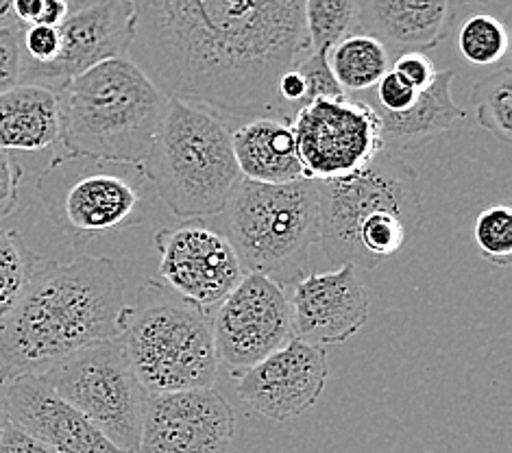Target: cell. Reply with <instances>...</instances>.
<instances>
[{"label": "cell", "mask_w": 512, "mask_h": 453, "mask_svg": "<svg viewBox=\"0 0 512 453\" xmlns=\"http://www.w3.org/2000/svg\"><path fill=\"white\" fill-rule=\"evenodd\" d=\"M133 9L127 57L170 99L236 120L288 118L277 83L310 53L303 0H133Z\"/></svg>", "instance_id": "obj_1"}, {"label": "cell", "mask_w": 512, "mask_h": 453, "mask_svg": "<svg viewBox=\"0 0 512 453\" xmlns=\"http://www.w3.org/2000/svg\"><path fill=\"white\" fill-rule=\"evenodd\" d=\"M125 279L109 257H40L24 297L0 323V379L42 375L68 355L123 338Z\"/></svg>", "instance_id": "obj_2"}, {"label": "cell", "mask_w": 512, "mask_h": 453, "mask_svg": "<svg viewBox=\"0 0 512 453\" xmlns=\"http://www.w3.org/2000/svg\"><path fill=\"white\" fill-rule=\"evenodd\" d=\"M316 192L319 242L336 266L371 271L404 249L425 223L417 170L388 149L356 173L316 181Z\"/></svg>", "instance_id": "obj_3"}, {"label": "cell", "mask_w": 512, "mask_h": 453, "mask_svg": "<svg viewBox=\"0 0 512 453\" xmlns=\"http://www.w3.org/2000/svg\"><path fill=\"white\" fill-rule=\"evenodd\" d=\"M66 153L142 166L170 96L129 57L103 61L57 90Z\"/></svg>", "instance_id": "obj_4"}, {"label": "cell", "mask_w": 512, "mask_h": 453, "mask_svg": "<svg viewBox=\"0 0 512 453\" xmlns=\"http://www.w3.org/2000/svg\"><path fill=\"white\" fill-rule=\"evenodd\" d=\"M140 168L153 192L181 220L223 214L242 179L227 118L181 99L168 101Z\"/></svg>", "instance_id": "obj_5"}, {"label": "cell", "mask_w": 512, "mask_h": 453, "mask_svg": "<svg viewBox=\"0 0 512 453\" xmlns=\"http://www.w3.org/2000/svg\"><path fill=\"white\" fill-rule=\"evenodd\" d=\"M123 347L146 395L214 388L218 355L212 312L149 279L129 303Z\"/></svg>", "instance_id": "obj_6"}, {"label": "cell", "mask_w": 512, "mask_h": 453, "mask_svg": "<svg viewBox=\"0 0 512 453\" xmlns=\"http://www.w3.org/2000/svg\"><path fill=\"white\" fill-rule=\"evenodd\" d=\"M223 214V234L242 271L264 275L284 288L308 275L310 251L321 236L314 179L282 186L240 179Z\"/></svg>", "instance_id": "obj_7"}, {"label": "cell", "mask_w": 512, "mask_h": 453, "mask_svg": "<svg viewBox=\"0 0 512 453\" xmlns=\"http://www.w3.org/2000/svg\"><path fill=\"white\" fill-rule=\"evenodd\" d=\"M38 194L72 247L140 225L153 188L140 166L64 153L44 168Z\"/></svg>", "instance_id": "obj_8"}, {"label": "cell", "mask_w": 512, "mask_h": 453, "mask_svg": "<svg viewBox=\"0 0 512 453\" xmlns=\"http://www.w3.org/2000/svg\"><path fill=\"white\" fill-rule=\"evenodd\" d=\"M38 377L99 427L109 443L136 453L149 395L131 371L123 340L85 347Z\"/></svg>", "instance_id": "obj_9"}, {"label": "cell", "mask_w": 512, "mask_h": 453, "mask_svg": "<svg viewBox=\"0 0 512 453\" xmlns=\"http://www.w3.org/2000/svg\"><path fill=\"white\" fill-rule=\"evenodd\" d=\"M303 175L314 181L356 173L384 149L380 116L367 99H316L292 116Z\"/></svg>", "instance_id": "obj_10"}, {"label": "cell", "mask_w": 512, "mask_h": 453, "mask_svg": "<svg viewBox=\"0 0 512 453\" xmlns=\"http://www.w3.org/2000/svg\"><path fill=\"white\" fill-rule=\"evenodd\" d=\"M212 332L218 364L238 379L295 338L286 288L264 275L245 273L212 310Z\"/></svg>", "instance_id": "obj_11"}, {"label": "cell", "mask_w": 512, "mask_h": 453, "mask_svg": "<svg viewBox=\"0 0 512 453\" xmlns=\"http://www.w3.org/2000/svg\"><path fill=\"white\" fill-rule=\"evenodd\" d=\"M160 281L203 310H214L245 277L229 238L203 220H181L153 238Z\"/></svg>", "instance_id": "obj_12"}, {"label": "cell", "mask_w": 512, "mask_h": 453, "mask_svg": "<svg viewBox=\"0 0 512 453\" xmlns=\"http://www.w3.org/2000/svg\"><path fill=\"white\" fill-rule=\"evenodd\" d=\"M236 414L216 388L175 390L146 399L136 453H227Z\"/></svg>", "instance_id": "obj_13"}, {"label": "cell", "mask_w": 512, "mask_h": 453, "mask_svg": "<svg viewBox=\"0 0 512 453\" xmlns=\"http://www.w3.org/2000/svg\"><path fill=\"white\" fill-rule=\"evenodd\" d=\"M136 9L133 0H70V11L59 27L62 51L22 83H38L59 90L90 68L109 59L127 57L133 42Z\"/></svg>", "instance_id": "obj_14"}, {"label": "cell", "mask_w": 512, "mask_h": 453, "mask_svg": "<svg viewBox=\"0 0 512 453\" xmlns=\"http://www.w3.org/2000/svg\"><path fill=\"white\" fill-rule=\"evenodd\" d=\"M327 373V349L292 338L286 347L242 373L236 379V393L266 419L290 421L316 406Z\"/></svg>", "instance_id": "obj_15"}, {"label": "cell", "mask_w": 512, "mask_h": 453, "mask_svg": "<svg viewBox=\"0 0 512 453\" xmlns=\"http://www.w3.org/2000/svg\"><path fill=\"white\" fill-rule=\"evenodd\" d=\"M286 288L292 336L310 345H340L369 321V295L349 264L303 275Z\"/></svg>", "instance_id": "obj_16"}, {"label": "cell", "mask_w": 512, "mask_h": 453, "mask_svg": "<svg viewBox=\"0 0 512 453\" xmlns=\"http://www.w3.org/2000/svg\"><path fill=\"white\" fill-rule=\"evenodd\" d=\"M7 421L55 453H125L38 375L5 382Z\"/></svg>", "instance_id": "obj_17"}, {"label": "cell", "mask_w": 512, "mask_h": 453, "mask_svg": "<svg viewBox=\"0 0 512 453\" xmlns=\"http://www.w3.org/2000/svg\"><path fill=\"white\" fill-rule=\"evenodd\" d=\"M358 33H367L393 55L425 53L454 27V0H356Z\"/></svg>", "instance_id": "obj_18"}, {"label": "cell", "mask_w": 512, "mask_h": 453, "mask_svg": "<svg viewBox=\"0 0 512 453\" xmlns=\"http://www.w3.org/2000/svg\"><path fill=\"white\" fill-rule=\"evenodd\" d=\"M231 146L242 179L268 186L306 179L290 118L258 116L240 120V125L231 129Z\"/></svg>", "instance_id": "obj_19"}, {"label": "cell", "mask_w": 512, "mask_h": 453, "mask_svg": "<svg viewBox=\"0 0 512 453\" xmlns=\"http://www.w3.org/2000/svg\"><path fill=\"white\" fill-rule=\"evenodd\" d=\"M62 136L59 96L38 83H18L0 94V149L38 153Z\"/></svg>", "instance_id": "obj_20"}, {"label": "cell", "mask_w": 512, "mask_h": 453, "mask_svg": "<svg viewBox=\"0 0 512 453\" xmlns=\"http://www.w3.org/2000/svg\"><path fill=\"white\" fill-rule=\"evenodd\" d=\"M454 70H441L428 90L419 94L417 103L401 114H388L375 109L382 125V144L388 151H410L443 136L449 129L458 127L467 118L454 96H451V83H454Z\"/></svg>", "instance_id": "obj_21"}, {"label": "cell", "mask_w": 512, "mask_h": 453, "mask_svg": "<svg viewBox=\"0 0 512 453\" xmlns=\"http://www.w3.org/2000/svg\"><path fill=\"white\" fill-rule=\"evenodd\" d=\"M327 64L345 94L375 88L390 70V53L367 33H351L327 51Z\"/></svg>", "instance_id": "obj_22"}, {"label": "cell", "mask_w": 512, "mask_h": 453, "mask_svg": "<svg viewBox=\"0 0 512 453\" xmlns=\"http://www.w3.org/2000/svg\"><path fill=\"white\" fill-rule=\"evenodd\" d=\"M471 105L482 129L499 142L512 144V68L508 64L473 85Z\"/></svg>", "instance_id": "obj_23"}, {"label": "cell", "mask_w": 512, "mask_h": 453, "mask_svg": "<svg viewBox=\"0 0 512 453\" xmlns=\"http://www.w3.org/2000/svg\"><path fill=\"white\" fill-rule=\"evenodd\" d=\"M303 20L310 53H327L358 31L356 0H303Z\"/></svg>", "instance_id": "obj_24"}, {"label": "cell", "mask_w": 512, "mask_h": 453, "mask_svg": "<svg viewBox=\"0 0 512 453\" xmlns=\"http://www.w3.org/2000/svg\"><path fill=\"white\" fill-rule=\"evenodd\" d=\"M456 48L473 66H499L510 48L506 24L493 14H471L456 31Z\"/></svg>", "instance_id": "obj_25"}, {"label": "cell", "mask_w": 512, "mask_h": 453, "mask_svg": "<svg viewBox=\"0 0 512 453\" xmlns=\"http://www.w3.org/2000/svg\"><path fill=\"white\" fill-rule=\"evenodd\" d=\"M40 255H35L18 231L0 227V323L14 312L29 288Z\"/></svg>", "instance_id": "obj_26"}, {"label": "cell", "mask_w": 512, "mask_h": 453, "mask_svg": "<svg viewBox=\"0 0 512 453\" xmlns=\"http://www.w3.org/2000/svg\"><path fill=\"white\" fill-rule=\"evenodd\" d=\"M473 238L480 253L495 266L512 262V210L508 205H491L475 218Z\"/></svg>", "instance_id": "obj_27"}, {"label": "cell", "mask_w": 512, "mask_h": 453, "mask_svg": "<svg viewBox=\"0 0 512 453\" xmlns=\"http://www.w3.org/2000/svg\"><path fill=\"white\" fill-rule=\"evenodd\" d=\"M297 70L306 81V103L316 99H343L345 90L336 83L327 64V53H308L299 61Z\"/></svg>", "instance_id": "obj_28"}, {"label": "cell", "mask_w": 512, "mask_h": 453, "mask_svg": "<svg viewBox=\"0 0 512 453\" xmlns=\"http://www.w3.org/2000/svg\"><path fill=\"white\" fill-rule=\"evenodd\" d=\"M419 94L410 83L401 79L395 70H388L382 81L375 85V109L388 114H401L417 103Z\"/></svg>", "instance_id": "obj_29"}, {"label": "cell", "mask_w": 512, "mask_h": 453, "mask_svg": "<svg viewBox=\"0 0 512 453\" xmlns=\"http://www.w3.org/2000/svg\"><path fill=\"white\" fill-rule=\"evenodd\" d=\"M20 27H0V94L22 81Z\"/></svg>", "instance_id": "obj_30"}, {"label": "cell", "mask_w": 512, "mask_h": 453, "mask_svg": "<svg viewBox=\"0 0 512 453\" xmlns=\"http://www.w3.org/2000/svg\"><path fill=\"white\" fill-rule=\"evenodd\" d=\"M390 70H395L397 75L406 83H410L417 92L428 90L434 83V79L438 77V72H441L434 66V61L428 55L414 53V51L397 55V59L393 61V68Z\"/></svg>", "instance_id": "obj_31"}, {"label": "cell", "mask_w": 512, "mask_h": 453, "mask_svg": "<svg viewBox=\"0 0 512 453\" xmlns=\"http://www.w3.org/2000/svg\"><path fill=\"white\" fill-rule=\"evenodd\" d=\"M22 168L9 151L0 149V223L16 212L20 201Z\"/></svg>", "instance_id": "obj_32"}, {"label": "cell", "mask_w": 512, "mask_h": 453, "mask_svg": "<svg viewBox=\"0 0 512 453\" xmlns=\"http://www.w3.org/2000/svg\"><path fill=\"white\" fill-rule=\"evenodd\" d=\"M0 453H55L40 440L24 434L16 425L7 423L3 436H0Z\"/></svg>", "instance_id": "obj_33"}, {"label": "cell", "mask_w": 512, "mask_h": 453, "mask_svg": "<svg viewBox=\"0 0 512 453\" xmlns=\"http://www.w3.org/2000/svg\"><path fill=\"white\" fill-rule=\"evenodd\" d=\"M11 5H14V0H0V27H18Z\"/></svg>", "instance_id": "obj_34"}, {"label": "cell", "mask_w": 512, "mask_h": 453, "mask_svg": "<svg viewBox=\"0 0 512 453\" xmlns=\"http://www.w3.org/2000/svg\"><path fill=\"white\" fill-rule=\"evenodd\" d=\"M3 388H5V382H3V379H0V436H3L5 425L9 423V421H7V412H5V395H3Z\"/></svg>", "instance_id": "obj_35"}, {"label": "cell", "mask_w": 512, "mask_h": 453, "mask_svg": "<svg viewBox=\"0 0 512 453\" xmlns=\"http://www.w3.org/2000/svg\"><path fill=\"white\" fill-rule=\"evenodd\" d=\"M475 3H486V0H454L456 9L458 7H467V5H475Z\"/></svg>", "instance_id": "obj_36"}]
</instances>
